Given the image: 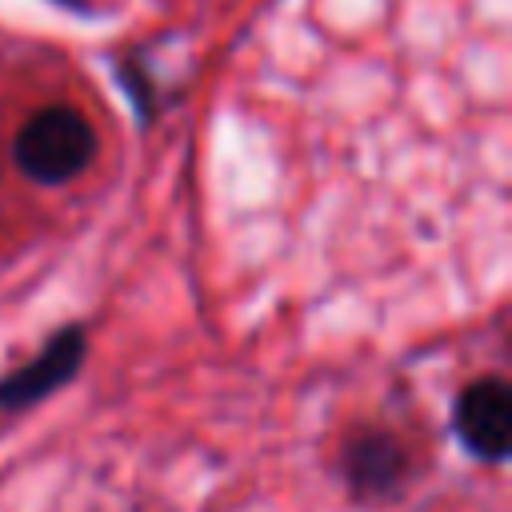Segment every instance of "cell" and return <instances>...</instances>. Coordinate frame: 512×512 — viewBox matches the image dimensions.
<instances>
[{
  "label": "cell",
  "mask_w": 512,
  "mask_h": 512,
  "mask_svg": "<svg viewBox=\"0 0 512 512\" xmlns=\"http://www.w3.org/2000/svg\"><path fill=\"white\" fill-rule=\"evenodd\" d=\"M96 156L92 124L72 108H44L24 120L16 136V164L36 184H64L80 176Z\"/></svg>",
  "instance_id": "6da1fadb"
},
{
  "label": "cell",
  "mask_w": 512,
  "mask_h": 512,
  "mask_svg": "<svg viewBox=\"0 0 512 512\" xmlns=\"http://www.w3.org/2000/svg\"><path fill=\"white\" fill-rule=\"evenodd\" d=\"M456 436L484 464L508 460V452H512V388L500 376H480L460 392Z\"/></svg>",
  "instance_id": "7a4b0ae2"
},
{
  "label": "cell",
  "mask_w": 512,
  "mask_h": 512,
  "mask_svg": "<svg viewBox=\"0 0 512 512\" xmlns=\"http://www.w3.org/2000/svg\"><path fill=\"white\" fill-rule=\"evenodd\" d=\"M84 352H88V340H84L80 324L52 332V340L28 364H20L16 372H8L0 380V408H28V404H40L44 396H52L56 388H64L80 372Z\"/></svg>",
  "instance_id": "3957f363"
},
{
  "label": "cell",
  "mask_w": 512,
  "mask_h": 512,
  "mask_svg": "<svg viewBox=\"0 0 512 512\" xmlns=\"http://www.w3.org/2000/svg\"><path fill=\"white\" fill-rule=\"evenodd\" d=\"M408 472V448L388 428H360L344 440V480L360 500L400 492Z\"/></svg>",
  "instance_id": "277c9868"
}]
</instances>
